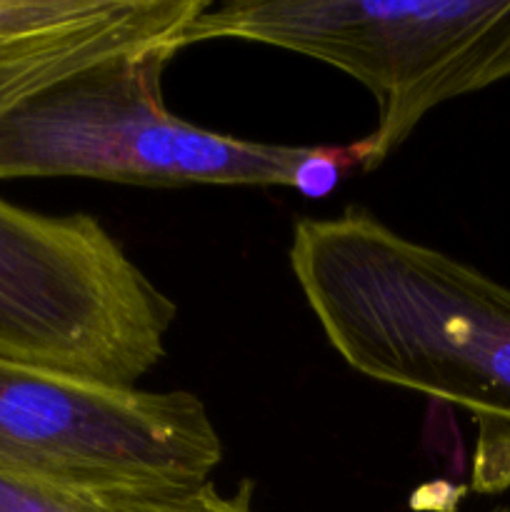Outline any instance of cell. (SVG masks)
Wrapping results in <instances>:
<instances>
[{"mask_svg": "<svg viewBox=\"0 0 510 512\" xmlns=\"http://www.w3.org/2000/svg\"><path fill=\"white\" fill-rule=\"evenodd\" d=\"M308 55L358 80L378 103L363 173L438 105L510 78V0H228L183 35Z\"/></svg>", "mask_w": 510, "mask_h": 512, "instance_id": "1", "label": "cell"}, {"mask_svg": "<svg viewBox=\"0 0 510 512\" xmlns=\"http://www.w3.org/2000/svg\"><path fill=\"white\" fill-rule=\"evenodd\" d=\"M175 55H118L0 110V180L295 188L305 145L240 140L168 113L160 78Z\"/></svg>", "mask_w": 510, "mask_h": 512, "instance_id": "2", "label": "cell"}, {"mask_svg": "<svg viewBox=\"0 0 510 512\" xmlns=\"http://www.w3.org/2000/svg\"><path fill=\"white\" fill-rule=\"evenodd\" d=\"M175 313L93 215L0 198V355L135 388L165 358Z\"/></svg>", "mask_w": 510, "mask_h": 512, "instance_id": "3", "label": "cell"}, {"mask_svg": "<svg viewBox=\"0 0 510 512\" xmlns=\"http://www.w3.org/2000/svg\"><path fill=\"white\" fill-rule=\"evenodd\" d=\"M223 443L203 400L95 383L0 355V475L93 498L210 483Z\"/></svg>", "mask_w": 510, "mask_h": 512, "instance_id": "4", "label": "cell"}, {"mask_svg": "<svg viewBox=\"0 0 510 512\" xmlns=\"http://www.w3.org/2000/svg\"><path fill=\"white\" fill-rule=\"evenodd\" d=\"M210 0H0V110L118 55L183 50Z\"/></svg>", "mask_w": 510, "mask_h": 512, "instance_id": "5", "label": "cell"}, {"mask_svg": "<svg viewBox=\"0 0 510 512\" xmlns=\"http://www.w3.org/2000/svg\"><path fill=\"white\" fill-rule=\"evenodd\" d=\"M253 483H243L235 495H223L213 483L193 490L160 495H118L100 498L110 512H255L250 505Z\"/></svg>", "mask_w": 510, "mask_h": 512, "instance_id": "6", "label": "cell"}, {"mask_svg": "<svg viewBox=\"0 0 510 512\" xmlns=\"http://www.w3.org/2000/svg\"><path fill=\"white\" fill-rule=\"evenodd\" d=\"M0 512H110L93 495L0 475Z\"/></svg>", "mask_w": 510, "mask_h": 512, "instance_id": "7", "label": "cell"}, {"mask_svg": "<svg viewBox=\"0 0 510 512\" xmlns=\"http://www.w3.org/2000/svg\"><path fill=\"white\" fill-rule=\"evenodd\" d=\"M490 512H510V505H503V508H495V510H490Z\"/></svg>", "mask_w": 510, "mask_h": 512, "instance_id": "8", "label": "cell"}]
</instances>
